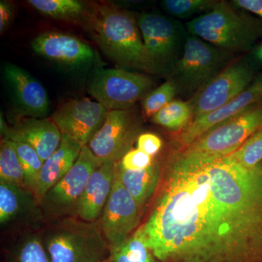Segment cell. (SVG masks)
I'll use <instances>...</instances> for the list:
<instances>
[{"label": "cell", "mask_w": 262, "mask_h": 262, "mask_svg": "<svg viewBox=\"0 0 262 262\" xmlns=\"http://www.w3.org/2000/svg\"><path fill=\"white\" fill-rule=\"evenodd\" d=\"M2 262H50L41 230L5 234Z\"/></svg>", "instance_id": "cell-21"}, {"label": "cell", "mask_w": 262, "mask_h": 262, "mask_svg": "<svg viewBox=\"0 0 262 262\" xmlns=\"http://www.w3.org/2000/svg\"><path fill=\"white\" fill-rule=\"evenodd\" d=\"M8 139L18 155L23 168L27 187L35 195L38 178L44 162L29 144L17 139Z\"/></svg>", "instance_id": "cell-27"}, {"label": "cell", "mask_w": 262, "mask_h": 262, "mask_svg": "<svg viewBox=\"0 0 262 262\" xmlns=\"http://www.w3.org/2000/svg\"><path fill=\"white\" fill-rule=\"evenodd\" d=\"M256 70L246 55L234 59L201 92L189 100L193 120L225 106L247 89Z\"/></svg>", "instance_id": "cell-10"}, {"label": "cell", "mask_w": 262, "mask_h": 262, "mask_svg": "<svg viewBox=\"0 0 262 262\" xmlns=\"http://www.w3.org/2000/svg\"><path fill=\"white\" fill-rule=\"evenodd\" d=\"M138 27L145 47L161 73L168 74L184 53L189 32L177 19L158 14L142 13Z\"/></svg>", "instance_id": "cell-9"}, {"label": "cell", "mask_w": 262, "mask_h": 262, "mask_svg": "<svg viewBox=\"0 0 262 262\" xmlns=\"http://www.w3.org/2000/svg\"><path fill=\"white\" fill-rule=\"evenodd\" d=\"M151 120L169 130H184L193 120L192 105L189 101L173 100L155 114Z\"/></svg>", "instance_id": "cell-23"}, {"label": "cell", "mask_w": 262, "mask_h": 262, "mask_svg": "<svg viewBox=\"0 0 262 262\" xmlns=\"http://www.w3.org/2000/svg\"><path fill=\"white\" fill-rule=\"evenodd\" d=\"M230 156L246 168H255L261 164L262 128L248 138L244 144Z\"/></svg>", "instance_id": "cell-29"}, {"label": "cell", "mask_w": 262, "mask_h": 262, "mask_svg": "<svg viewBox=\"0 0 262 262\" xmlns=\"http://www.w3.org/2000/svg\"><path fill=\"white\" fill-rule=\"evenodd\" d=\"M28 3L39 13L61 20L83 18L88 10L78 0H29Z\"/></svg>", "instance_id": "cell-25"}, {"label": "cell", "mask_w": 262, "mask_h": 262, "mask_svg": "<svg viewBox=\"0 0 262 262\" xmlns=\"http://www.w3.org/2000/svg\"><path fill=\"white\" fill-rule=\"evenodd\" d=\"M46 225L40 204L29 189L0 182L2 234L41 230Z\"/></svg>", "instance_id": "cell-11"}, {"label": "cell", "mask_w": 262, "mask_h": 262, "mask_svg": "<svg viewBox=\"0 0 262 262\" xmlns=\"http://www.w3.org/2000/svg\"><path fill=\"white\" fill-rule=\"evenodd\" d=\"M89 146H82L70 171L46 193L39 202L46 223L77 218L79 202L91 176L101 165Z\"/></svg>", "instance_id": "cell-7"}, {"label": "cell", "mask_w": 262, "mask_h": 262, "mask_svg": "<svg viewBox=\"0 0 262 262\" xmlns=\"http://www.w3.org/2000/svg\"><path fill=\"white\" fill-rule=\"evenodd\" d=\"M4 77L19 111L29 117L42 119L49 111V100L42 84L18 66L8 63Z\"/></svg>", "instance_id": "cell-17"}, {"label": "cell", "mask_w": 262, "mask_h": 262, "mask_svg": "<svg viewBox=\"0 0 262 262\" xmlns=\"http://www.w3.org/2000/svg\"><path fill=\"white\" fill-rule=\"evenodd\" d=\"M42 239L50 262H104L112 257L98 221L68 218L48 222Z\"/></svg>", "instance_id": "cell-4"}, {"label": "cell", "mask_w": 262, "mask_h": 262, "mask_svg": "<svg viewBox=\"0 0 262 262\" xmlns=\"http://www.w3.org/2000/svg\"><path fill=\"white\" fill-rule=\"evenodd\" d=\"M142 226L160 262H256L262 258V163L176 155Z\"/></svg>", "instance_id": "cell-1"}, {"label": "cell", "mask_w": 262, "mask_h": 262, "mask_svg": "<svg viewBox=\"0 0 262 262\" xmlns=\"http://www.w3.org/2000/svg\"><path fill=\"white\" fill-rule=\"evenodd\" d=\"M160 176V167L155 163L149 168L140 170H125L119 162L115 167V178L141 208L154 194L159 184Z\"/></svg>", "instance_id": "cell-22"}, {"label": "cell", "mask_w": 262, "mask_h": 262, "mask_svg": "<svg viewBox=\"0 0 262 262\" xmlns=\"http://www.w3.org/2000/svg\"><path fill=\"white\" fill-rule=\"evenodd\" d=\"M13 16V8L8 2H0V32L8 28Z\"/></svg>", "instance_id": "cell-34"}, {"label": "cell", "mask_w": 262, "mask_h": 262, "mask_svg": "<svg viewBox=\"0 0 262 262\" xmlns=\"http://www.w3.org/2000/svg\"><path fill=\"white\" fill-rule=\"evenodd\" d=\"M262 128V103L207 131L179 154L194 159L229 156Z\"/></svg>", "instance_id": "cell-6"}, {"label": "cell", "mask_w": 262, "mask_h": 262, "mask_svg": "<svg viewBox=\"0 0 262 262\" xmlns=\"http://www.w3.org/2000/svg\"><path fill=\"white\" fill-rule=\"evenodd\" d=\"M112 258L113 262H160L146 244L142 226L112 253Z\"/></svg>", "instance_id": "cell-24"}, {"label": "cell", "mask_w": 262, "mask_h": 262, "mask_svg": "<svg viewBox=\"0 0 262 262\" xmlns=\"http://www.w3.org/2000/svg\"><path fill=\"white\" fill-rule=\"evenodd\" d=\"M82 18L103 53L123 70L161 73L145 47L137 20L130 13L110 3H96Z\"/></svg>", "instance_id": "cell-2"}, {"label": "cell", "mask_w": 262, "mask_h": 262, "mask_svg": "<svg viewBox=\"0 0 262 262\" xmlns=\"http://www.w3.org/2000/svg\"><path fill=\"white\" fill-rule=\"evenodd\" d=\"M82 146L70 136L62 134L58 149L43 163L36 187L35 196L40 202L43 196L61 180L75 165Z\"/></svg>", "instance_id": "cell-20"}, {"label": "cell", "mask_w": 262, "mask_h": 262, "mask_svg": "<svg viewBox=\"0 0 262 262\" xmlns=\"http://www.w3.org/2000/svg\"><path fill=\"white\" fill-rule=\"evenodd\" d=\"M234 58V53L189 33L182 57L167 74L168 80L175 86L177 95L190 100L228 67Z\"/></svg>", "instance_id": "cell-5"}, {"label": "cell", "mask_w": 262, "mask_h": 262, "mask_svg": "<svg viewBox=\"0 0 262 262\" xmlns=\"http://www.w3.org/2000/svg\"><path fill=\"white\" fill-rule=\"evenodd\" d=\"M138 149L153 157L159 152L163 142L159 136L152 134H143L137 139Z\"/></svg>", "instance_id": "cell-32"}, {"label": "cell", "mask_w": 262, "mask_h": 262, "mask_svg": "<svg viewBox=\"0 0 262 262\" xmlns=\"http://www.w3.org/2000/svg\"><path fill=\"white\" fill-rule=\"evenodd\" d=\"M141 208L115 178L111 194L98 220L112 253L139 228Z\"/></svg>", "instance_id": "cell-13"}, {"label": "cell", "mask_w": 262, "mask_h": 262, "mask_svg": "<svg viewBox=\"0 0 262 262\" xmlns=\"http://www.w3.org/2000/svg\"><path fill=\"white\" fill-rule=\"evenodd\" d=\"M138 127L132 110L108 111L102 126L88 146L101 163H118L140 136Z\"/></svg>", "instance_id": "cell-12"}, {"label": "cell", "mask_w": 262, "mask_h": 262, "mask_svg": "<svg viewBox=\"0 0 262 262\" xmlns=\"http://www.w3.org/2000/svg\"><path fill=\"white\" fill-rule=\"evenodd\" d=\"M119 163L125 170H140L149 168L154 162L152 157L146 155L139 149H131L124 155Z\"/></svg>", "instance_id": "cell-31"}, {"label": "cell", "mask_w": 262, "mask_h": 262, "mask_svg": "<svg viewBox=\"0 0 262 262\" xmlns=\"http://www.w3.org/2000/svg\"><path fill=\"white\" fill-rule=\"evenodd\" d=\"M0 182L28 189L18 155L5 138L2 139L0 144Z\"/></svg>", "instance_id": "cell-26"}, {"label": "cell", "mask_w": 262, "mask_h": 262, "mask_svg": "<svg viewBox=\"0 0 262 262\" xmlns=\"http://www.w3.org/2000/svg\"><path fill=\"white\" fill-rule=\"evenodd\" d=\"M231 3L262 18V0H232Z\"/></svg>", "instance_id": "cell-33"}, {"label": "cell", "mask_w": 262, "mask_h": 262, "mask_svg": "<svg viewBox=\"0 0 262 262\" xmlns=\"http://www.w3.org/2000/svg\"><path fill=\"white\" fill-rule=\"evenodd\" d=\"M104 262H113V258H110V259H108L107 261Z\"/></svg>", "instance_id": "cell-36"}, {"label": "cell", "mask_w": 262, "mask_h": 262, "mask_svg": "<svg viewBox=\"0 0 262 262\" xmlns=\"http://www.w3.org/2000/svg\"><path fill=\"white\" fill-rule=\"evenodd\" d=\"M246 55L256 70H257L258 67H262V41L258 43L248 54Z\"/></svg>", "instance_id": "cell-35"}, {"label": "cell", "mask_w": 262, "mask_h": 262, "mask_svg": "<svg viewBox=\"0 0 262 262\" xmlns=\"http://www.w3.org/2000/svg\"><path fill=\"white\" fill-rule=\"evenodd\" d=\"M153 86L146 74L123 69H98L93 72L88 91L108 111L127 110L145 98Z\"/></svg>", "instance_id": "cell-8"}, {"label": "cell", "mask_w": 262, "mask_h": 262, "mask_svg": "<svg viewBox=\"0 0 262 262\" xmlns=\"http://www.w3.org/2000/svg\"><path fill=\"white\" fill-rule=\"evenodd\" d=\"M3 138L17 139L29 144L43 162L51 156L61 143L62 134L51 120L22 117L1 134Z\"/></svg>", "instance_id": "cell-18"}, {"label": "cell", "mask_w": 262, "mask_h": 262, "mask_svg": "<svg viewBox=\"0 0 262 262\" xmlns=\"http://www.w3.org/2000/svg\"><path fill=\"white\" fill-rule=\"evenodd\" d=\"M188 32L234 54H248L262 41V18L221 0L208 13L185 24Z\"/></svg>", "instance_id": "cell-3"}, {"label": "cell", "mask_w": 262, "mask_h": 262, "mask_svg": "<svg viewBox=\"0 0 262 262\" xmlns=\"http://www.w3.org/2000/svg\"><path fill=\"white\" fill-rule=\"evenodd\" d=\"M103 105L88 98L72 99L62 103L52 115V121L62 134L70 136L82 146L90 141L102 126L108 113Z\"/></svg>", "instance_id": "cell-14"}, {"label": "cell", "mask_w": 262, "mask_h": 262, "mask_svg": "<svg viewBox=\"0 0 262 262\" xmlns=\"http://www.w3.org/2000/svg\"><path fill=\"white\" fill-rule=\"evenodd\" d=\"M175 86L170 81L167 80L159 87L150 91L143 100V110L144 115L152 117L155 114L171 102L177 96Z\"/></svg>", "instance_id": "cell-30"}, {"label": "cell", "mask_w": 262, "mask_h": 262, "mask_svg": "<svg viewBox=\"0 0 262 262\" xmlns=\"http://www.w3.org/2000/svg\"><path fill=\"white\" fill-rule=\"evenodd\" d=\"M218 0H164L161 6L172 17L188 19L211 11ZM193 18V19H194Z\"/></svg>", "instance_id": "cell-28"}, {"label": "cell", "mask_w": 262, "mask_h": 262, "mask_svg": "<svg viewBox=\"0 0 262 262\" xmlns=\"http://www.w3.org/2000/svg\"><path fill=\"white\" fill-rule=\"evenodd\" d=\"M116 163L106 162L94 170L79 202L77 218L89 222L98 220L113 188Z\"/></svg>", "instance_id": "cell-19"}, {"label": "cell", "mask_w": 262, "mask_h": 262, "mask_svg": "<svg viewBox=\"0 0 262 262\" xmlns=\"http://www.w3.org/2000/svg\"><path fill=\"white\" fill-rule=\"evenodd\" d=\"M31 46L39 56L69 67H84L91 63L95 57L91 46L63 33H42L33 39Z\"/></svg>", "instance_id": "cell-16"}, {"label": "cell", "mask_w": 262, "mask_h": 262, "mask_svg": "<svg viewBox=\"0 0 262 262\" xmlns=\"http://www.w3.org/2000/svg\"><path fill=\"white\" fill-rule=\"evenodd\" d=\"M262 103V72L256 74L244 92L225 106L193 120L179 136V143L186 148L217 125Z\"/></svg>", "instance_id": "cell-15"}]
</instances>
